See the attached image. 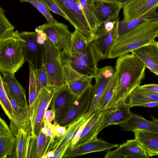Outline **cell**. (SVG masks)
<instances>
[{"mask_svg":"<svg viewBox=\"0 0 158 158\" xmlns=\"http://www.w3.org/2000/svg\"><path fill=\"white\" fill-rule=\"evenodd\" d=\"M146 67L132 53L120 56L115 66L116 86L111 107L126 101L132 91L140 85L145 76Z\"/></svg>","mask_w":158,"mask_h":158,"instance_id":"1","label":"cell"},{"mask_svg":"<svg viewBox=\"0 0 158 158\" xmlns=\"http://www.w3.org/2000/svg\"><path fill=\"white\" fill-rule=\"evenodd\" d=\"M158 37V21L146 19L127 32L118 36L108 58L113 59L149 44Z\"/></svg>","mask_w":158,"mask_h":158,"instance_id":"2","label":"cell"},{"mask_svg":"<svg viewBox=\"0 0 158 158\" xmlns=\"http://www.w3.org/2000/svg\"><path fill=\"white\" fill-rule=\"evenodd\" d=\"M25 40L17 30L0 40V71L15 74L25 62Z\"/></svg>","mask_w":158,"mask_h":158,"instance_id":"3","label":"cell"},{"mask_svg":"<svg viewBox=\"0 0 158 158\" xmlns=\"http://www.w3.org/2000/svg\"><path fill=\"white\" fill-rule=\"evenodd\" d=\"M60 57L63 65L82 75L93 78L96 76L99 61L90 43L83 51L78 53L71 54L62 50Z\"/></svg>","mask_w":158,"mask_h":158,"instance_id":"4","label":"cell"},{"mask_svg":"<svg viewBox=\"0 0 158 158\" xmlns=\"http://www.w3.org/2000/svg\"><path fill=\"white\" fill-rule=\"evenodd\" d=\"M44 64L48 75L47 88L53 92L64 83L63 65L60 51L46 36Z\"/></svg>","mask_w":158,"mask_h":158,"instance_id":"5","label":"cell"},{"mask_svg":"<svg viewBox=\"0 0 158 158\" xmlns=\"http://www.w3.org/2000/svg\"><path fill=\"white\" fill-rule=\"evenodd\" d=\"M119 19L101 24L90 43L98 60L106 59L110 49L118 37Z\"/></svg>","mask_w":158,"mask_h":158,"instance_id":"6","label":"cell"},{"mask_svg":"<svg viewBox=\"0 0 158 158\" xmlns=\"http://www.w3.org/2000/svg\"><path fill=\"white\" fill-rule=\"evenodd\" d=\"M20 35L25 40L23 53L25 62L31 64L35 69H40L44 63L46 34L38 30L21 32Z\"/></svg>","mask_w":158,"mask_h":158,"instance_id":"7","label":"cell"},{"mask_svg":"<svg viewBox=\"0 0 158 158\" xmlns=\"http://www.w3.org/2000/svg\"><path fill=\"white\" fill-rule=\"evenodd\" d=\"M68 17L69 22L87 40L91 41L94 36L85 17L80 0H53Z\"/></svg>","mask_w":158,"mask_h":158,"instance_id":"8","label":"cell"},{"mask_svg":"<svg viewBox=\"0 0 158 158\" xmlns=\"http://www.w3.org/2000/svg\"><path fill=\"white\" fill-rule=\"evenodd\" d=\"M52 96L53 92L45 87L39 92L32 107L30 109L31 135L37 136L44 127L45 114L51 104Z\"/></svg>","mask_w":158,"mask_h":158,"instance_id":"9","label":"cell"},{"mask_svg":"<svg viewBox=\"0 0 158 158\" xmlns=\"http://www.w3.org/2000/svg\"><path fill=\"white\" fill-rule=\"evenodd\" d=\"M93 87L91 84L80 96L77 97L69 111L56 124L67 128L86 113L92 102Z\"/></svg>","mask_w":158,"mask_h":158,"instance_id":"10","label":"cell"},{"mask_svg":"<svg viewBox=\"0 0 158 158\" xmlns=\"http://www.w3.org/2000/svg\"><path fill=\"white\" fill-rule=\"evenodd\" d=\"M52 92L51 108L55 112L53 124H55L69 111L77 97L71 93L65 83Z\"/></svg>","mask_w":158,"mask_h":158,"instance_id":"11","label":"cell"},{"mask_svg":"<svg viewBox=\"0 0 158 158\" xmlns=\"http://www.w3.org/2000/svg\"><path fill=\"white\" fill-rule=\"evenodd\" d=\"M39 30L44 32L56 48L61 51L66 49L72 35L68 26L56 20L40 25Z\"/></svg>","mask_w":158,"mask_h":158,"instance_id":"12","label":"cell"},{"mask_svg":"<svg viewBox=\"0 0 158 158\" xmlns=\"http://www.w3.org/2000/svg\"><path fill=\"white\" fill-rule=\"evenodd\" d=\"M115 73V69L111 66L98 68L97 74L94 78L95 83L93 85L92 100L88 113L92 114L97 109L104 91Z\"/></svg>","mask_w":158,"mask_h":158,"instance_id":"13","label":"cell"},{"mask_svg":"<svg viewBox=\"0 0 158 158\" xmlns=\"http://www.w3.org/2000/svg\"><path fill=\"white\" fill-rule=\"evenodd\" d=\"M131 106L126 101L118 103L115 106L102 111V120L99 132L111 125H118L125 122L131 117Z\"/></svg>","mask_w":158,"mask_h":158,"instance_id":"14","label":"cell"},{"mask_svg":"<svg viewBox=\"0 0 158 158\" xmlns=\"http://www.w3.org/2000/svg\"><path fill=\"white\" fill-rule=\"evenodd\" d=\"M119 145L111 143L102 139L97 138L88 143L67 149L62 158H74L94 152L111 151Z\"/></svg>","mask_w":158,"mask_h":158,"instance_id":"15","label":"cell"},{"mask_svg":"<svg viewBox=\"0 0 158 158\" xmlns=\"http://www.w3.org/2000/svg\"><path fill=\"white\" fill-rule=\"evenodd\" d=\"M64 82L74 95L80 96L91 84L93 77L82 75L63 65Z\"/></svg>","mask_w":158,"mask_h":158,"instance_id":"16","label":"cell"},{"mask_svg":"<svg viewBox=\"0 0 158 158\" xmlns=\"http://www.w3.org/2000/svg\"><path fill=\"white\" fill-rule=\"evenodd\" d=\"M104 158H149L147 152L135 139L127 140L113 150L107 152Z\"/></svg>","mask_w":158,"mask_h":158,"instance_id":"17","label":"cell"},{"mask_svg":"<svg viewBox=\"0 0 158 158\" xmlns=\"http://www.w3.org/2000/svg\"><path fill=\"white\" fill-rule=\"evenodd\" d=\"M158 7V0H131L122 6L124 21L141 17Z\"/></svg>","mask_w":158,"mask_h":158,"instance_id":"18","label":"cell"},{"mask_svg":"<svg viewBox=\"0 0 158 158\" xmlns=\"http://www.w3.org/2000/svg\"><path fill=\"white\" fill-rule=\"evenodd\" d=\"M97 18L100 25L117 19L123 5L114 0H93Z\"/></svg>","mask_w":158,"mask_h":158,"instance_id":"19","label":"cell"},{"mask_svg":"<svg viewBox=\"0 0 158 158\" xmlns=\"http://www.w3.org/2000/svg\"><path fill=\"white\" fill-rule=\"evenodd\" d=\"M131 53L139 58L146 68L158 76V42L154 40L149 44L133 51Z\"/></svg>","mask_w":158,"mask_h":158,"instance_id":"20","label":"cell"},{"mask_svg":"<svg viewBox=\"0 0 158 158\" xmlns=\"http://www.w3.org/2000/svg\"><path fill=\"white\" fill-rule=\"evenodd\" d=\"M4 119L0 118V158L11 156L15 149L16 137Z\"/></svg>","mask_w":158,"mask_h":158,"instance_id":"21","label":"cell"},{"mask_svg":"<svg viewBox=\"0 0 158 158\" xmlns=\"http://www.w3.org/2000/svg\"><path fill=\"white\" fill-rule=\"evenodd\" d=\"M102 118V111L96 109L85 127L80 139L74 147L82 145L97 138Z\"/></svg>","mask_w":158,"mask_h":158,"instance_id":"22","label":"cell"},{"mask_svg":"<svg viewBox=\"0 0 158 158\" xmlns=\"http://www.w3.org/2000/svg\"><path fill=\"white\" fill-rule=\"evenodd\" d=\"M95 111L92 114L87 113L81 117L67 127L66 133L63 135L57 138L51 145L49 151L55 153L57 149L63 145L70 143L76 133L81 126L93 115Z\"/></svg>","mask_w":158,"mask_h":158,"instance_id":"23","label":"cell"},{"mask_svg":"<svg viewBox=\"0 0 158 158\" xmlns=\"http://www.w3.org/2000/svg\"><path fill=\"white\" fill-rule=\"evenodd\" d=\"M122 130L125 131H134L142 130L158 132V124L148 120L132 112L131 117L126 121L118 124Z\"/></svg>","mask_w":158,"mask_h":158,"instance_id":"24","label":"cell"},{"mask_svg":"<svg viewBox=\"0 0 158 158\" xmlns=\"http://www.w3.org/2000/svg\"><path fill=\"white\" fill-rule=\"evenodd\" d=\"M133 132L135 139L147 152H156L158 149V132L139 130Z\"/></svg>","mask_w":158,"mask_h":158,"instance_id":"25","label":"cell"},{"mask_svg":"<svg viewBox=\"0 0 158 158\" xmlns=\"http://www.w3.org/2000/svg\"><path fill=\"white\" fill-rule=\"evenodd\" d=\"M131 107L158 101V94L139 87L134 89L126 101Z\"/></svg>","mask_w":158,"mask_h":158,"instance_id":"26","label":"cell"},{"mask_svg":"<svg viewBox=\"0 0 158 158\" xmlns=\"http://www.w3.org/2000/svg\"><path fill=\"white\" fill-rule=\"evenodd\" d=\"M2 74L3 81L6 84L11 94L21 104L28 106L26 97V90L16 80L15 74L8 73Z\"/></svg>","mask_w":158,"mask_h":158,"instance_id":"27","label":"cell"},{"mask_svg":"<svg viewBox=\"0 0 158 158\" xmlns=\"http://www.w3.org/2000/svg\"><path fill=\"white\" fill-rule=\"evenodd\" d=\"M85 17L91 29L94 34L100 25L97 18L93 0H80Z\"/></svg>","mask_w":158,"mask_h":158,"instance_id":"28","label":"cell"},{"mask_svg":"<svg viewBox=\"0 0 158 158\" xmlns=\"http://www.w3.org/2000/svg\"><path fill=\"white\" fill-rule=\"evenodd\" d=\"M116 86L115 73L104 91L99 101L97 109L103 111L111 107L112 101L115 92Z\"/></svg>","mask_w":158,"mask_h":158,"instance_id":"29","label":"cell"},{"mask_svg":"<svg viewBox=\"0 0 158 158\" xmlns=\"http://www.w3.org/2000/svg\"><path fill=\"white\" fill-rule=\"evenodd\" d=\"M89 44L86 39L75 30L72 33L67 48L64 50L71 54L78 53L83 51Z\"/></svg>","mask_w":158,"mask_h":158,"instance_id":"30","label":"cell"},{"mask_svg":"<svg viewBox=\"0 0 158 158\" xmlns=\"http://www.w3.org/2000/svg\"><path fill=\"white\" fill-rule=\"evenodd\" d=\"M158 8V7H155L146 14L136 19L126 21L123 20H119L118 25V37L127 32L150 16L156 13Z\"/></svg>","mask_w":158,"mask_h":158,"instance_id":"31","label":"cell"},{"mask_svg":"<svg viewBox=\"0 0 158 158\" xmlns=\"http://www.w3.org/2000/svg\"><path fill=\"white\" fill-rule=\"evenodd\" d=\"M54 141L45 134L44 128L43 127L37 136V148L35 158H44Z\"/></svg>","mask_w":158,"mask_h":158,"instance_id":"32","label":"cell"},{"mask_svg":"<svg viewBox=\"0 0 158 158\" xmlns=\"http://www.w3.org/2000/svg\"><path fill=\"white\" fill-rule=\"evenodd\" d=\"M28 136L24 129H20L16 137V147L15 149V157L25 158L27 139Z\"/></svg>","mask_w":158,"mask_h":158,"instance_id":"33","label":"cell"},{"mask_svg":"<svg viewBox=\"0 0 158 158\" xmlns=\"http://www.w3.org/2000/svg\"><path fill=\"white\" fill-rule=\"evenodd\" d=\"M0 102L5 114L10 119V122L12 121L14 118L13 108L5 89L1 75L0 77Z\"/></svg>","mask_w":158,"mask_h":158,"instance_id":"34","label":"cell"},{"mask_svg":"<svg viewBox=\"0 0 158 158\" xmlns=\"http://www.w3.org/2000/svg\"><path fill=\"white\" fill-rule=\"evenodd\" d=\"M30 79L29 90V109L31 108L38 94L37 84L36 81L35 68L29 64Z\"/></svg>","mask_w":158,"mask_h":158,"instance_id":"35","label":"cell"},{"mask_svg":"<svg viewBox=\"0 0 158 158\" xmlns=\"http://www.w3.org/2000/svg\"><path fill=\"white\" fill-rule=\"evenodd\" d=\"M15 27L6 16L5 11L0 7V40L8 35L14 31Z\"/></svg>","mask_w":158,"mask_h":158,"instance_id":"36","label":"cell"},{"mask_svg":"<svg viewBox=\"0 0 158 158\" xmlns=\"http://www.w3.org/2000/svg\"><path fill=\"white\" fill-rule=\"evenodd\" d=\"M20 2H29L45 18L48 23L56 20L51 14L49 10L40 0H19Z\"/></svg>","mask_w":158,"mask_h":158,"instance_id":"37","label":"cell"},{"mask_svg":"<svg viewBox=\"0 0 158 158\" xmlns=\"http://www.w3.org/2000/svg\"><path fill=\"white\" fill-rule=\"evenodd\" d=\"M37 148V136L32 135L28 136L25 158H35Z\"/></svg>","mask_w":158,"mask_h":158,"instance_id":"38","label":"cell"},{"mask_svg":"<svg viewBox=\"0 0 158 158\" xmlns=\"http://www.w3.org/2000/svg\"><path fill=\"white\" fill-rule=\"evenodd\" d=\"M40 0L46 6L49 10L62 16L69 21V19L68 17L53 0Z\"/></svg>","mask_w":158,"mask_h":158,"instance_id":"39","label":"cell"},{"mask_svg":"<svg viewBox=\"0 0 158 158\" xmlns=\"http://www.w3.org/2000/svg\"><path fill=\"white\" fill-rule=\"evenodd\" d=\"M35 75L38 80L44 87L47 88L48 75L44 63L39 69L35 68Z\"/></svg>","mask_w":158,"mask_h":158,"instance_id":"40","label":"cell"},{"mask_svg":"<svg viewBox=\"0 0 158 158\" xmlns=\"http://www.w3.org/2000/svg\"><path fill=\"white\" fill-rule=\"evenodd\" d=\"M54 134L56 139L59 137L65 134L66 131V127L60 126L58 124H53Z\"/></svg>","mask_w":158,"mask_h":158,"instance_id":"41","label":"cell"},{"mask_svg":"<svg viewBox=\"0 0 158 158\" xmlns=\"http://www.w3.org/2000/svg\"><path fill=\"white\" fill-rule=\"evenodd\" d=\"M70 143L66 144L60 147L55 153L53 158H61L66 152Z\"/></svg>","mask_w":158,"mask_h":158,"instance_id":"42","label":"cell"},{"mask_svg":"<svg viewBox=\"0 0 158 158\" xmlns=\"http://www.w3.org/2000/svg\"><path fill=\"white\" fill-rule=\"evenodd\" d=\"M140 88L152 93L158 94V85L154 84H148L139 86Z\"/></svg>","mask_w":158,"mask_h":158,"instance_id":"43","label":"cell"},{"mask_svg":"<svg viewBox=\"0 0 158 158\" xmlns=\"http://www.w3.org/2000/svg\"><path fill=\"white\" fill-rule=\"evenodd\" d=\"M44 117L45 119L51 123L55 117V112L54 110L51 109L47 110L45 112Z\"/></svg>","mask_w":158,"mask_h":158,"instance_id":"44","label":"cell"},{"mask_svg":"<svg viewBox=\"0 0 158 158\" xmlns=\"http://www.w3.org/2000/svg\"><path fill=\"white\" fill-rule=\"evenodd\" d=\"M141 106L152 107L158 106V101L152 102L142 105Z\"/></svg>","mask_w":158,"mask_h":158,"instance_id":"45","label":"cell"},{"mask_svg":"<svg viewBox=\"0 0 158 158\" xmlns=\"http://www.w3.org/2000/svg\"><path fill=\"white\" fill-rule=\"evenodd\" d=\"M146 19L152 21H158V12L150 16Z\"/></svg>","mask_w":158,"mask_h":158,"instance_id":"46","label":"cell"},{"mask_svg":"<svg viewBox=\"0 0 158 158\" xmlns=\"http://www.w3.org/2000/svg\"><path fill=\"white\" fill-rule=\"evenodd\" d=\"M55 153L52 151H48L44 157V158H52L54 156Z\"/></svg>","mask_w":158,"mask_h":158,"instance_id":"47","label":"cell"},{"mask_svg":"<svg viewBox=\"0 0 158 158\" xmlns=\"http://www.w3.org/2000/svg\"><path fill=\"white\" fill-rule=\"evenodd\" d=\"M148 155L150 157H152L155 156H158V152H147Z\"/></svg>","mask_w":158,"mask_h":158,"instance_id":"48","label":"cell"},{"mask_svg":"<svg viewBox=\"0 0 158 158\" xmlns=\"http://www.w3.org/2000/svg\"><path fill=\"white\" fill-rule=\"evenodd\" d=\"M118 1L121 3L123 5L131 0H111Z\"/></svg>","mask_w":158,"mask_h":158,"instance_id":"49","label":"cell"},{"mask_svg":"<svg viewBox=\"0 0 158 158\" xmlns=\"http://www.w3.org/2000/svg\"><path fill=\"white\" fill-rule=\"evenodd\" d=\"M154 123L158 124V118H155L154 119Z\"/></svg>","mask_w":158,"mask_h":158,"instance_id":"50","label":"cell"},{"mask_svg":"<svg viewBox=\"0 0 158 158\" xmlns=\"http://www.w3.org/2000/svg\"><path fill=\"white\" fill-rule=\"evenodd\" d=\"M156 152H158V149L156 150Z\"/></svg>","mask_w":158,"mask_h":158,"instance_id":"51","label":"cell"}]
</instances>
